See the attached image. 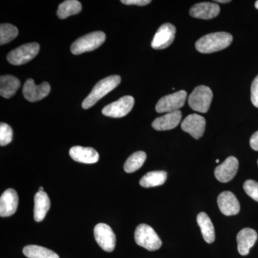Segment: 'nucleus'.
Listing matches in <instances>:
<instances>
[{
  "label": "nucleus",
  "instance_id": "cd10ccee",
  "mask_svg": "<svg viewBox=\"0 0 258 258\" xmlns=\"http://www.w3.org/2000/svg\"><path fill=\"white\" fill-rule=\"evenodd\" d=\"M13 129L9 125L5 123H1L0 124V145L5 147L13 140Z\"/></svg>",
  "mask_w": 258,
  "mask_h": 258
},
{
  "label": "nucleus",
  "instance_id": "f03ea898",
  "mask_svg": "<svg viewBox=\"0 0 258 258\" xmlns=\"http://www.w3.org/2000/svg\"><path fill=\"white\" fill-rule=\"evenodd\" d=\"M120 81L121 79L119 76H108L100 81L85 98L82 103L83 108L88 109L94 106L97 102L115 89L120 84Z\"/></svg>",
  "mask_w": 258,
  "mask_h": 258
},
{
  "label": "nucleus",
  "instance_id": "f257e3e1",
  "mask_svg": "<svg viewBox=\"0 0 258 258\" xmlns=\"http://www.w3.org/2000/svg\"><path fill=\"white\" fill-rule=\"evenodd\" d=\"M233 37L230 33L225 32L208 34L196 42L197 50L201 53L208 54L224 50L230 46Z\"/></svg>",
  "mask_w": 258,
  "mask_h": 258
},
{
  "label": "nucleus",
  "instance_id": "412c9836",
  "mask_svg": "<svg viewBox=\"0 0 258 258\" xmlns=\"http://www.w3.org/2000/svg\"><path fill=\"white\" fill-rule=\"evenodd\" d=\"M21 86L19 79L13 76L6 75L0 78V94L5 98H10L14 96Z\"/></svg>",
  "mask_w": 258,
  "mask_h": 258
},
{
  "label": "nucleus",
  "instance_id": "1a4fd4ad",
  "mask_svg": "<svg viewBox=\"0 0 258 258\" xmlns=\"http://www.w3.org/2000/svg\"><path fill=\"white\" fill-rule=\"evenodd\" d=\"M134 105V98L132 96L122 97L118 101L105 106L102 113L106 116L111 118H122L132 111Z\"/></svg>",
  "mask_w": 258,
  "mask_h": 258
},
{
  "label": "nucleus",
  "instance_id": "2eb2a0df",
  "mask_svg": "<svg viewBox=\"0 0 258 258\" xmlns=\"http://www.w3.org/2000/svg\"><path fill=\"white\" fill-rule=\"evenodd\" d=\"M19 198L18 193L13 189H8L0 198V216L10 217L14 215L18 209Z\"/></svg>",
  "mask_w": 258,
  "mask_h": 258
},
{
  "label": "nucleus",
  "instance_id": "b1692460",
  "mask_svg": "<svg viewBox=\"0 0 258 258\" xmlns=\"http://www.w3.org/2000/svg\"><path fill=\"white\" fill-rule=\"evenodd\" d=\"M82 10V5L77 0H67L59 5L57 15L61 20L69 18L71 15H77Z\"/></svg>",
  "mask_w": 258,
  "mask_h": 258
},
{
  "label": "nucleus",
  "instance_id": "2f4dec72",
  "mask_svg": "<svg viewBox=\"0 0 258 258\" xmlns=\"http://www.w3.org/2000/svg\"><path fill=\"white\" fill-rule=\"evenodd\" d=\"M249 144L253 150L258 152V131L251 137Z\"/></svg>",
  "mask_w": 258,
  "mask_h": 258
},
{
  "label": "nucleus",
  "instance_id": "20e7f679",
  "mask_svg": "<svg viewBox=\"0 0 258 258\" xmlns=\"http://www.w3.org/2000/svg\"><path fill=\"white\" fill-rule=\"evenodd\" d=\"M134 238L138 245L149 251L157 250L162 244L157 232L152 227L146 224H141L137 227Z\"/></svg>",
  "mask_w": 258,
  "mask_h": 258
},
{
  "label": "nucleus",
  "instance_id": "ddd939ff",
  "mask_svg": "<svg viewBox=\"0 0 258 258\" xmlns=\"http://www.w3.org/2000/svg\"><path fill=\"white\" fill-rule=\"evenodd\" d=\"M238 168V160L234 157H228L215 169V177L220 182H228L235 177Z\"/></svg>",
  "mask_w": 258,
  "mask_h": 258
},
{
  "label": "nucleus",
  "instance_id": "4468645a",
  "mask_svg": "<svg viewBox=\"0 0 258 258\" xmlns=\"http://www.w3.org/2000/svg\"><path fill=\"white\" fill-rule=\"evenodd\" d=\"M219 208L226 216H232L239 213L240 210V203L235 195L231 191H223L217 198Z\"/></svg>",
  "mask_w": 258,
  "mask_h": 258
},
{
  "label": "nucleus",
  "instance_id": "473e14b6",
  "mask_svg": "<svg viewBox=\"0 0 258 258\" xmlns=\"http://www.w3.org/2000/svg\"><path fill=\"white\" fill-rule=\"evenodd\" d=\"M216 3H230L231 1L230 0H217Z\"/></svg>",
  "mask_w": 258,
  "mask_h": 258
},
{
  "label": "nucleus",
  "instance_id": "72a5a7b5",
  "mask_svg": "<svg viewBox=\"0 0 258 258\" xmlns=\"http://www.w3.org/2000/svg\"><path fill=\"white\" fill-rule=\"evenodd\" d=\"M254 6H255L256 9L258 10V1H256L255 4H254Z\"/></svg>",
  "mask_w": 258,
  "mask_h": 258
},
{
  "label": "nucleus",
  "instance_id": "9d476101",
  "mask_svg": "<svg viewBox=\"0 0 258 258\" xmlns=\"http://www.w3.org/2000/svg\"><path fill=\"white\" fill-rule=\"evenodd\" d=\"M175 35L176 28L172 24H164L156 32L152 42V47L155 50L166 48L174 41Z\"/></svg>",
  "mask_w": 258,
  "mask_h": 258
},
{
  "label": "nucleus",
  "instance_id": "7ed1b4c3",
  "mask_svg": "<svg viewBox=\"0 0 258 258\" xmlns=\"http://www.w3.org/2000/svg\"><path fill=\"white\" fill-rule=\"evenodd\" d=\"M106 34L101 31L91 32L80 37L72 44L71 51L74 55L91 52L101 46L106 40Z\"/></svg>",
  "mask_w": 258,
  "mask_h": 258
},
{
  "label": "nucleus",
  "instance_id": "423d86ee",
  "mask_svg": "<svg viewBox=\"0 0 258 258\" xmlns=\"http://www.w3.org/2000/svg\"><path fill=\"white\" fill-rule=\"evenodd\" d=\"M40 51V45L37 42L25 44L12 50L8 55V60L14 66H22L35 58Z\"/></svg>",
  "mask_w": 258,
  "mask_h": 258
},
{
  "label": "nucleus",
  "instance_id": "393cba45",
  "mask_svg": "<svg viewBox=\"0 0 258 258\" xmlns=\"http://www.w3.org/2000/svg\"><path fill=\"white\" fill-rule=\"evenodd\" d=\"M23 254L28 258H60L51 249L33 244L24 247Z\"/></svg>",
  "mask_w": 258,
  "mask_h": 258
},
{
  "label": "nucleus",
  "instance_id": "aec40b11",
  "mask_svg": "<svg viewBox=\"0 0 258 258\" xmlns=\"http://www.w3.org/2000/svg\"><path fill=\"white\" fill-rule=\"evenodd\" d=\"M34 219L37 222H42L50 208V200L45 191H38L34 198Z\"/></svg>",
  "mask_w": 258,
  "mask_h": 258
},
{
  "label": "nucleus",
  "instance_id": "bb28decb",
  "mask_svg": "<svg viewBox=\"0 0 258 258\" xmlns=\"http://www.w3.org/2000/svg\"><path fill=\"white\" fill-rule=\"evenodd\" d=\"M18 29L11 24H2L0 25V45L9 43L18 36Z\"/></svg>",
  "mask_w": 258,
  "mask_h": 258
},
{
  "label": "nucleus",
  "instance_id": "dca6fc26",
  "mask_svg": "<svg viewBox=\"0 0 258 258\" xmlns=\"http://www.w3.org/2000/svg\"><path fill=\"white\" fill-rule=\"evenodd\" d=\"M257 240V233L251 228H244L237 236V250L241 255H247Z\"/></svg>",
  "mask_w": 258,
  "mask_h": 258
},
{
  "label": "nucleus",
  "instance_id": "c9c22d12",
  "mask_svg": "<svg viewBox=\"0 0 258 258\" xmlns=\"http://www.w3.org/2000/svg\"><path fill=\"white\" fill-rule=\"evenodd\" d=\"M216 162H217V163H219V162H220V160H219V159H217V160H216Z\"/></svg>",
  "mask_w": 258,
  "mask_h": 258
},
{
  "label": "nucleus",
  "instance_id": "a878e982",
  "mask_svg": "<svg viewBox=\"0 0 258 258\" xmlns=\"http://www.w3.org/2000/svg\"><path fill=\"white\" fill-rule=\"evenodd\" d=\"M147 154L144 152H137L130 156L125 162L124 170L126 173H133L139 170L145 162Z\"/></svg>",
  "mask_w": 258,
  "mask_h": 258
},
{
  "label": "nucleus",
  "instance_id": "6e6552de",
  "mask_svg": "<svg viewBox=\"0 0 258 258\" xmlns=\"http://www.w3.org/2000/svg\"><path fill=\"white\" fill-rule=\"evenodd\" d=\"M94 237L97 243L106 252L114 250L116 237L111 227L104 223L98 224L94 227Z\"/></svg>",
  "mask_w": 258,
  "mask_h": 258
},
{
  "label": "nucleus",
  "instance_id": "5701e85b",
  "mask_svg": "<svg viewBox=\"0 0 258 258\" xmlns=\"http://www.w3.org/2000/svg\"><path fill=\"white\" fill-rule=\"evenodd\" d=\"M167 174L164 171H154L147 173L141 179L139 184L145 188L161 186L165 183Z\"/></svg>",
  "mask_w": 258,
  "mask_h": 258
},
{
  "label": "nucleus",
  "instance_id": "7c9ffc66",
  "mask_svg": "<svg viewBox=\"0 0 258 258\" xmlns=\"http://www.w3.org/2000/svg\"><path fill=\"white\" fill-rule=\"evenodd\" d=\"M123 4L127 5H138V6H145L152 3L150 0H122Z\"/></svg>",
  "mask_w": 258,
  "mask_h": 258
},
{
  "label": "nucleus",
  "instance_id": "f8f14e48",
  "mask_svg": "<svg viewBox=\"0 0 258 258\" xmlns=\"http://www.w3.org/2000/svg\"><path fill=\"white\" fill-rule=\"evenodd\" d=\"M206 120L202 115L191 114L184 118L181 127L184 132L189 134L193 138L199 139L203 137L205 131Z\"/></svg>",
  "mask_w": 258,
  "mask_h": 258
},
{
  "label": "nucleus",
  "instance_id": "6ab92c4d",
  "mask_svg": "<svg viewBox=\"0 0 258 258\" xmlns=\"http://www.w3.org/2000/svg\"><path fill=\"white\" fill-rule=\"evenodd\" d=\"M181 112L176 111L168 113L156 118L153 121L152 127L157 131H168L176 128L181 120Z\"/></svg>",
  "mask_w": 258,
  "mask_h": 258
},
{
  "label": "nucleus",
  "instance_id": "39448f33",
  "mask_svg": "<svg viewBox=\"0 0 258 258\" xmlns=\"http://www.w3.org/2000/svg\"><path fill=\"white\" fill-rule=\"evenodd\" d=\"M212 97V90L206 86H199L190 94L188 103L194 111L207 113L210 109Z\"/></svg>",
  "mask_w": 258,
  "mask_h": 258
},
{
  "label": "nucleus",
  "instance_id": "c85d7f7f",
  "mask_svg": "<svg viewBox=\"0 0 258 258\" xmlns=\"http://www.w3.org/2000/svg\"><path fill=\"white\" fill-rule=\"evenodd\" d=\"M244 191L248 196L258 202V183L254 180H247L244 183Z\"/></svg>",
  "mask_w": 258,
  "mask_h": 258
},
{
  "label": "nucleus",
  "instance_id": "a211bd4d",
  "mask_svg": "<svg viewBox=\"0 0 258 258\" xmlns=\"http://www.w3.org/2000/svg\"><path fill=\"white\" fill-rule=\"evenodd\" d=\"M220 11V7L216 3H201L194 5L189 14L192 18L210 20L216 18Z\"/></svg>",
  "mask_w": 258,
  "mask_h": 258
},
{
  "label": "nucleus",
  "instance_id": "9b49d317",
  "mask_svg": "<svg viewBox=\"0 0 258 258\" xmlns=\"http://www.w3.org/2000/svg\"><path fill=\"white\" fill-rule=\"evenodd\" d=\"M50 92V86L48 83L44 82L36 86L34 80L29 79L24 84L23 93L25 99L30 102H36L43 99Z\"/></svg>",
  "mask_w": 258,
  "mask_h": 258
},
{
  "label": "nucleus",
  "instance_id": "c756f323",
  "mask_svg": "<svg viewBox=\"0 0 258 258\" xmlns=\"http://www.w3.org/2000/svg\"><path fill=\"white\" fill-rule=\"evenodd\" d=\"M251 101L256 108H258V76L252 81L251 86Z\"/></svg>",
  "mask_w": 258,
  "mask_h": 258
},
{
  "label": "nucleus",
  "instance_id": "e433bc0d",
  "mask_svg": "<svg viewBox=\"0 0 258 258\" xmlns=\"http://www.w3.org/2000/svg\"><path fill=\"white\" fill-rule=\"evenodd\" d=\"M257 164H258V160H257Z\"/></svg>",
  "mask_w": 258,
  "mask_h": 258
},
{
  "label": "nucleus",
  "instance_id": "4be33fe9",
  "mask_svg": "<svg viewBox=\"0 0 258 258\" xmlns=\"http://www.w3.org/2000/svg\"><path fill=\"white\" fill-rule=\"evenodd\" d=\"M197 221L200 226L204 240L209 244L212 243L215 240V232L210 217L205 212H200L197 217Z\"/></svg>",
  "mask_w": 258,
  "mask_h": 258
},
{
  "label": "nucleus",
  "instance_id": "f3484780",
  "mask_svg": "<svg viewBox=\"0 0 258 258\" xmlns=\"http://www.w3.org/2000/svg\"><path fill=\"white\" fill-rule=\"evenodd\" d=\"M70 156L74 161L83 164H95L99 160V154L91 147L76 146L70 149Z\"/></svg>",
  "mask_w": 258,
  "mask_h": 258
},
{
  "label": "nucleus",
  "instance_id": "0eeeda50",
  "mask_svg": "<svg viewBox=\"0 0 258 258\" xmlns=\"http://www.w3.org/2000/svg\"><path fill=\"white\" fill-rule=\"evenodd\" d=\"M186 96L187 94L186 91H179L163 97L158 101L156 106V111L159 113H168L179 111L180 108L184 106Z\"/></svg>",
  "mask_w": 258,
  "mask_h": 258
},
{
  "label": "nucleus",
  "instance_id": "f704fd0d",
  "mask_svg": "<svg viewBox=\"0 0 258 258\" xmlns=\"http://www.w3.org/2000/svg\"><path fill=\"white\" fill-rule=\"evenodd\" d=\"M39 191H44V188L42 186H40Z\"/></svg>",
  "mask_w": 258,
  "mask_h": 258
}]
</instances>
